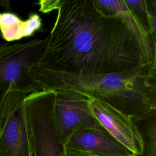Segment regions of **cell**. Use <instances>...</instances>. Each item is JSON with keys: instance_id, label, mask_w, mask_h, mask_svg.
<instances>
[{"instance_id": "cell-1", "label": "cell", "mask_w": 156, "mask_h": 156, "mask_svg": "<svg viewBox=\"0 0 156 156\" xmlns=\"http://www.w3.org/2000/svg\"><path fill=\"white\" fill-rule=\"evenodd\" d=\"M39 66L71 74H120L155 64L156 51L94 0H60Z\"/></svg>"}, {"instance_id": "cell-2", "label": "cell", "mask_w": 156, "mask_h": 156, "mask_svg": "<svg viewBox=\"0 0 156 156\" xmlns=\"http://www.w3.org/2000/svg\"><path fill=\"white\" fill-rule=\"evenodd\" d=\"M151 66L120 74L83 75L37 65L31 69V74L43 90L76 91L133 117L150 110L144 79Z\"/></svg>"}, {"instance_id": "cell-3", "label": "cell", "mask_w": 156, "mask_h": 156, "mask_svg": "<svg viewBox=\"0 0 156 156\" xmlns=\"http://www.w3.org/2000/svg\"><path fill=\"white\" fill-rule=\"evenodd\" d=\"M47 41L48 36L26 42L0 44V102L12 87L27 94L43 90L34 79L31 69L38 65Z\"/></svg>"}, {"instance_id": "cell-4", "label": "cell", "mask_w": 156, "mask_h": 156, "mask_svg": "<svg viewBox=\"0 0 156 156\" xmlns=\"http://www.w3.org/2000/svg\"><path fill=\"white\" fill-rule=\"evenodd\" d=\"M55 96L54 90H43L29 94L24 99L34 156H65L53 124Z\"/></svg>"}, {"instance_id": "cell-5", "label": "cell", "mask_w": 156, "mask_h": 156, "mask_svg": "<svg viewBox=\"0 0 156 156\" xmlns=\"http://www.w3.org/2000/svg\"><path fill=\"white\" fill-rule=\"evenodd\" d=\"M14 90L0 102V156H34L24 108L29 94Z\"/></svg>"}, {"instance_id": "cell-6", "label": "cell", "mask_w": 156, "mask_h": 156, "mask_svg": "<svg viewBox=\"0 0 156 156\" xmlns=\"http://www.w3.org/2000/svg\"><path fill=\"white\" fill-rule=\"evenodd\" d=\"M55 91L53 124L63 146L73 133L80 130H105L91 110L89 97L73 91Z\"/></svg>"}, {"instance_id": "cell-7", "label": "cell", "mask_w": 156, "mask_h": 156, "mask_svg": "<svg viewBox=\"0 0 156 156\" xmlns=\"http://www.w3.org/2000/svg\"><path fill=\"white\" fill-rule=\"evenodd\" d=\"M90 106L101 126L114 138L134 155L143 153V140L131 116L97 99L90 98Z\"/></svg>"}, {"instance_id": "cell-8", "label": "cell", "mask_w": 156, "mask_h": 156, "mask_svg": "<svg viewBox=\"0 0 156 156\" xmlns=\"http://www.w3.org/2000/svg\"><path fill=\"white\" fill-rule=\"evenodd\" d=\"M65 149L107 155H130L133 154L105 130L84 129L73 133Z\"/></svg>"}, {"instance_id": "cell-9", "label": "cell", "mask_w": 156, "mask_h": 156, "mask_svg": "<svg viewBox=\"0 0 156 156\" xmlns=\"http://www.w3.org/2000/svg\"><path fill=\"white\" fill-rule=\"evenodd\" d=\"M42 19L40 15L32 13L23 20L12 12L0 13V34L7 43L32 36L42 27Z\"/></svg>"}, {"instance_id": "cell-10", "label": "cell", "mask_w": 156, "mask_h": 156, "mask_svg": "<svg viewBox=\"0 0 156 156\" xmlns=\"http://www.w3.org/2000/svg\"><path fill=\"white\" fill-rule=\"evenodd\" d=\"M94 1L103 11L117 15L122 19L144 43L156 51L154 38L144 30L124 0H94Z\"/></svg>"}, {"instance_id": "cell-11", "label": "cell", "mask_w": 156, "mask_h": 156, "mask_svg": "<svg viewBox=\"0 0 156 156\" xmlns=\"http://www.w3.org/2000/svg\"><path fill=\"white\" fill-rule=\"evenodd\" d=\"M131 118L144 143L143 153L138 156H156V109Z\"/></svg>"}, {"instance_id": "cell-12", "label": "cell", "mask_w": 156, "mask_h": 156, "mask_svg": "<svg viewBox=\"0 0 156 156\" xmlns=\"http://www.w3.org/2000/svg\"><path fill=\"white\" fill-rule=\"evenodd\" d=\"M144 30L154 38L147 0H124Z\"/></svg>"}, {"instance_id": "cell-13", "label": "cell", "mask_w": 156, "mask_h": 156, "mask_svg": "<svg viewBox=\"0 0 156 156\" xmlns=\"http://www.w3.org/2000/svg\"><path fill=\"white\" fill-rule=\"evenodd\" d=\"M146 93L149 109H156V64L152 65L144 79Z\"/></svg>"}, {"instance_id": "cell-14", "label": "cell", "mask_w": 156, "mask_h": 156, "mask_svg": "<svg viewBox=\"0 0 156 156\" xmlns=\"http://www.w3.org/2000/svg\"><path fill=\"white\" fill-rule=\"evenodd\" d=\"M147 4L150 15L152 34L156 46V0H147Z\"/></svg>"}, {"instance_id": "cell-15", "label": "cell", "mask_w": 156, "mask_h": 156, "mask_svg": "<svg viewBox=\"0 0 156 156\" xmlns=\"http://www.w3.org/2000/svg\"><path fill=\"white\" fill-rule=\"evenodd\" d=\"M40 9L39 10L43 13H49L53 10H57L60 0H50V1H40L38 2Z\"/></svg>"}, {"instance_id": "cell-16", "label": "cell", "mask_w": 156, "mask_h": 156, "mask_svg": "<svg viewBox=\"0 0 156 156\" xmlns=\"http://www.w3.org/2000/svg\"><path fill=\"white\" fill-rule=\"evenodd\" d=\"M65 156H137L134 154L130 155H99V154H91L89 152L77 151V150H73V149H65Z\"/></svg>"}, {"instance_id": "cell-17", "label": "cell", "mask_w": 156, "mask_h": 156, "mask_svg": "<svg viewBox=\"0 0 156 156\" xmlns=\"http://www.w3.org/2000/svg\"><path fill=\"white\" fill-rule=\"evenodd\" d=\"M10 0H0V6L7 10V12H11L12 8L10 5Z\"/></svg>"}]
</instances>
